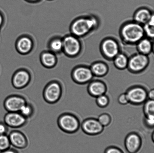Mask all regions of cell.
I'll use <instances>...</instances> for the list:
<instances>
[{"instance_id":"obj_30","label":"cell","mask_w":154,"mask_h":153,"mask_svg":"<svg viewBox=\"0 0 154 153\" xmlns=\"http://www.w3.org/2000/svg\"><path fill=\"white\" fill-rule=\"evenodd\" d=\"M144 123L145 125L147 128L150 129L153 128L154 125V115L145 116Z\"/></svg>"},{"instance_id":"obj_14","label":"cell","mask_w":154,"mask_h":153,"mask_svg":"<svg viewBox=\"0 0 154 153\" xmlns=\"http://www.w3.org/2000/svg\"><path fill=\"white\" fill-rule=\"evenodd\" d=\"M26 103V100L23 97L14 95L7 97L4 104L8 112H19L21 108Z\"/></svg>"},{"instance_id":"obj_27","label":"cell","mask_w":154,"mask_h":153,"mask_svg":"<svg viewBox=\"0 0 154 153\" xmlns=\"http://www.w3.org/2000/svg\"><path fill=\"white\" fill-rule=\"evenodd\" d=\"M19 112L23 116L28 118L32 116L34 113V109L31 104L27 103L21 108Z\"/></svg>"},{"instance_id":"obj_15","label":"cell","mask_w":154,"mask_h":153,"mask_svg":"<svg viewBox=\"0 0 154 153\" xmlns=\"http://www.w3.org/2000/svg\"><path fill=\"white\" fill-rule=\"evenodd\" d=\"M11 146L16 149H25L28 146V139L25 134L17 130H14L8 135Z\"/></svg>"},{"instance_id":"obj_8","label":"cell","mask_w":154,"mask_h":153,"mask_svg":"<svg viewBox=\"0 0 154 153\" xmlns=\"http://www.w3.org/2000/svg\"><path fill=\"white\" fill-rule=\"evenodd\" d=\"M71 76L74 82L79 85L89 83L94 77L90 68L85 66H79L73 69Z\"/></svg>"},{"instance_id":"obj_19","label":"cell","mask_w":154,"mask_h":153,"mask_svg":"<svg viewBox=\"0 0 154 153\" xmlns=\"http://www.w3.org/2000/svg\"><path fill=\"white\" fill-rule=\"evenodd\" d=\"M90 68L94 76L97 77H102L106 75L109 71L108 66L102 62L94 63Z\"/></svg>"},{"instance_id":"obj_21","label":"cell","mask_w":154,"mask_h":153,"mask_svg":"<svg viewBox=\"0 0 154 153\" xmlns=\"http://www.w3.org/2000/svg\"><path fill=\"white\" fill-rule=\"evenodd\" d=\"M137 43L139 52L143 54L147 55L153 49V44L150 39L143 38Z\"/></svg>"},{"instance_id":"obj_7","label":"cell","mask_w":154,"mask_h":153,"mask_svg":"<svg viewBox=\"0 0 154 153\" xmlns=\"http://www.w3.org/2000/svg\"><path fill=\"white\" fill-rule=\"evenodd\" d=\"M149 63L147 55L139 53L134 55L129 59L128 68L132 73H139L145 70Z\"/></svg>"},{"instance_id":"obj_10","label":"cell","mask_w":154,"mask_h":153,"mask_svg":"<svg viewBox=\"0 0 154 153\" xmlns=\"http://www.w3.org/2000/svg\"><path fill=\"white\" fill-rule=\"evenodd\" d=\"M31 81L29 72L24 69L15 72L12 78L13 86L17 89H21L28 86Z\"/></svg>"},{"instance_id":"obj_13","label":"cell","mask_w":154,"mask_h":153,"mask_svg":"<svg viewBox=\"0 0 154 153\" xmlns=\"http://www.w3.org/2000/svg\"><path fill=\"white\" fill-rule=\"evenodd\" d=\"M27 118L19 112H8L5 115L4 122L8 127L17 128L23 126L27 122Z\"/></svg>"},{"instance_id":"obj_29","label":"cell","mask_w":154,"mask_h":153,"mask_svg":"<svg viewBox=\"0 0 154 153\" xmlns=\"http://www.w3.org/2000/svg\"><path fill=\"white\" fill-rule=\"evenodd\" d=\"M97 119L101 125L104 127L109 125L112 121L111 115L107 113H103L100 115Z\"/></svg>"},{"instance_id":"obj_3","label":"cell","mask_w":154,"mask_h":153,"mask_svg":"<svg viewBox=\"0 0 154 153\" xmlns=\"http://www.w3.org/2000/svg\"><path fill=\"white\" fill-rule=\"evenodd\" d=\"M58 124L63 131L68 134L76 133L81 126L79 119L76 115L69 113L60 115L58 119Z\"/></svg>"},{"instance_id":"obj_5","label":"cell","mask_w":154,"mask_h":153,"mask_svg":"<svg viewBox=\"0 0 154 153\" xmlns=\"http://www.w3.org/2000/svg\"><path fill=\"white\" fill-rule=\"evenodd\" d=\"M62 92V87L60 82L52 81L48 83L44 90L43 98L46 102L54 104L60 100Z\"/></svg>"},{"instance_id":"obj_26","label":"cell","mask_w":154,"mask_h":153,"mask_svg":"<svg viewBox=\"0 0 154 153\" xmlns=\"http://www.w3.org/2000/svg\"><path fill=\"white\" fill-rule=\"evenodd\" d=\"M10 139L7 134L0 135V152L11 148Z\"/></svg>"},{"instance_id":"obj_9","label":"cell","mask_w":154,"mask_h":153,"mask_svg":"<svg viewBox=\"0 0 154 153\" xmlns=\"http://www.w3.org/2000/svg\"><path fill=\"white\" fill-rule=\"evenodd\" d=\"M81 127L84 133L91 136L100 134L103 131L104 128L97 119L93 118H88L84 120L82 123Z\"/></svg>"},{"instance_id":"obj_18","label":"cell","mask_w":154,"mask_h":153,"mask_svg":"<svg viewBox=\"0 0 154 153\" xmlns=\"http://www.w3.org/2000/svg\"><path fill=\"white\" fill-rule=\"evenodd\" d=\"M153 14L149 9L142 8L137 10L134 16L135 22L144 25L150 20Z\"/></svg>"},{"instance_id":"obj_37","label":"cell","mask_w":154,"mask_h":153,"mask_svg":"<svg viewBox=\"0 0 154 153\" xmlns=\"http://www.w3.org/2000/svg\"><path fill=\"white\" fill-rule=\"evenodd\" d=\"M25 1L29 2L36 3L39 2V1H42V0H25Z\"/></svg>"},{"instance_id":"obj_35","label":"cell","mask_w":154,"mask_h":153,"mask_svg":"<svg viewBox=\"0 0 154 153\" xmlns=\"http://www.w3.org/2000/svg\"><path fill=\"white\" fill-rule=\"evenodd\" d=\"M148 99H154V90L153 89L149 91H148L147 93Z\"/></svg>"},{"instance_id":"obj_1","label":"cell","mask_w":154,"mask_h":153,"mask_svg":"<svg viewBox=\"0 0 154 153\" xmlns=\"http://www.w3.org/2000/svg\"><path fill=\"white\" fill-rule=\"evenodd\" d=\"M121 34L124 41L131 44L138 43L145 34L142 25L135 21L125 24L122 28Z\"/></svg>"},{"instance_id":"obj_16","label":"cell","mask_w":154,"mask_h":153,"mask_svg":"<svg viewBox=\"0 0 154 153\" xmlns=\"http://www.w3.org/2000/svg\"><path fill=\"white\" fill-rule=\"evenodd\" d=\"M107 90L106 84L100 80L91 81L87 87V91L89 95L96 98L105 94Z\"/></svg>"},{"instance_id":"obj_17","label":"cell","mask_w":154,"mask_h":153,"mask_svg":"<svg viewBox=\"0 0 154 153\" xmlns=\"http://www.w3.org/2000/svg\"><path fill=\"white\" fill-rule=\"evenodd\" d=\"M32 40L27 37H23L17 40L16 46L18 52L22 54H27L32 49Z\"/></svg>"},{"instance_id":"obj_28","label":"cell","mask_w":154,"mask_h":153,"mask_svg":"<svg viewBox=\"0 0 154 153\" xmlns=\"http://www.w3.org/2000/svg\"><path fill=\"white\" fill-rule=\"evenodd\" d=\"M96 103L99 107L103 108L106 107L109 104V99L105 94L96 97Z\"/></svg>"},{"instance_id":"obj_12","label":"cell","mask_w":154,"mask_h":153,"mask_svg":"<svg viewBox=\"0 0 154 153\" xmlns=\"http://www.w3.org/2000/svg\"><path fill=\"white\" fill-rule=\"evenodd\" d=\"M101 47L103 54L109 59H114L120 53L118 43L114 39L107 38L104 40Z\"/></svg>"},{"instance_id":"obj_24","label":"cell","mask_w":154,"mask_h":153,"mask_svg":"<svg viewBox=\"0 0 154 153\" xmlns=\"http://www.w3.org/2000/svg\"><path fill=\"white\" fill-rule=\"evenodd\" d=\"M145 34L150 39H153L154 36V15L148 22L143 26Z\"/></svg>"},{"instance_id":"obj_31","label":"cell","mask_w":154,"mask_h":153,"mask_svg":"<svg viewBox=\"0 0 154 153\" xmlns=\"http://www.w3.org/2000/svg\"><path fill=\"white\" fill-rule=\"evenodd\" d=\"M104 153H125L120 148L115 146L108 147L105 149Z\"/></svg>"},{"instance_id":"obj_11","label":"cell","mask_w":154,"mask_h":153,"mask_svg":"<svg viewBox=\"0 0 154 153\" xmlns=\"http://www.w3.org/2000/svg\"><path fill=\"white\" fill-rule=\"evenodd\" d=\"M142 139L138 133L131 132L125 138V146L129 153H137L141 149Z\"/></svg>"},{"instance_id":"obj_4","label":"cell","mask_w":154,"mask_h":153,"mask_svg":"<svg viewBox=\"0 0 154 153\" xmlns=\"http://www.w3.org/2000/svg\"><path fill=\"white\" fill-rule=\"evenodd\" d=\"M126 93L129 103L135 106L144 104L148 99V91L144 87L135 85L127 90Z\"/></svg>"},{"instance_id":"obj_6","label":"cell","mask_w":154,"mask_h":153,"mask_svg":"<svg viewBox=\"0 0 154 153\" xmlns=\"http://www.w3.org/2000/svg\"><path fill=\"white\" fill-rule=\"evenodd\" d=\"M63 50L64 53L69 57H74L79 54L81 44L78 37L73 35H68L63 39Z\"/></svg>"},{"instance_id":"obj_38","label":"cell","mask_w":154,"mask_h":153,"mask_svg":"<svg viewBox=\"0 0 154 153\" xmlns=\"http://www.w3.org/2000/svg\"><path fill=\"white\" fill-rule=\"evenodd\" d=\"M152 141H153V142H154V133L153 131V133H152Z\"/></svg>"},{"instance_id":"obj_34","label":"cell","mask_w":154,"mask_h":153,"mask_svg":"<svg viewBox=\"0 0 154 153\" xmlns=\"http://www.w3.org/2000/svg\"><path fill=\"white\" fill-rule=\"evenodd\" d=\"M0 153H19V151L16 148H10L9 149L2 151Z\"/></svg>"},{"instance_id":"obj_39","label":"cell","mask_w":154,"mask_h":153,"mask_svg":"<svg viewBox=\"0 0 154 153\" xmlns=\"http://www.w3.org/2000/svg\"><path fill=\"white\" fill-rule=\"evenodd\" d=\"M47 1H53V0H47Z\"/></svg>"},{"instance_id":"obj_22","label":"cell","mask_w":154,"mask_h":153,"mask_svg":"<svg viewBox=\"0 0 154 153\" xmlns=\"http://www.w3.org/2000/svg\"><path fill=\"white\" fill-rule=\"evenodd\" d=\"M114 59L115 66L119 69L123 70L128 67L129 59L124 54L119 53Z\"/></svg>"},{"instance_id":"obj_23","label":"cell","mask_w":154,"mask_h":153,"mask_svg":"<svg viewBox=\"0 0 154 153\" xmlns=\"http://www.w3.org/2000/svg\"><path fill=\"white\" fill-rule=\"evenodd\" d=\"M49 47L51 51H52L55 53L61 52L63 50V39L57 37L51 40L49 43Z\"/></svg>"},{"instance_id":"obj_25","label":"cell","mask_w":154,"mask_h":153,"mask_svg":"<svg viewBox=\"0 0 154 153\" xmlns=\"http://www.w3.org/2000/svg\"><path fill=\"white\" fill-rule=\"evenodd\" d=\"M143 112L145 116L154 114V101L153 100L148 99L145 102L143 106Z\"/></svg>"},{"instance_id":"obj_36","label":"cell","mask_w":154,"mask_h":153,"mask_svg":"<svg viewBox=\"0 0 154 153\" xmlns=\"http://www.w3.org/2000/svg\"><path fill=\"white\" fill-rule=\"evenodd\" d=\"M4 22V18L2 15L0 13V28L2 26Z\"/></svg>"},{"instance_id":"obj_2","label":"cell","mask_w":154,"mask_h":153,"mask_svg":"<svg viewBox=\"0 0 154 153\" xmlns=\"http://www.w3.org/2000/svg\"><path fill=\"white\" fill-rule=\"evenodd\" d=\"M99 22L94 16L79 18L73 22L71 31L77 37H84L97 28Z\"/></svg>"},{"instance_id":"obj_32","label":"cell","mask_w":154,"mask_h":153,"mask_svg":"<svg viewBox=\"0 0 154 153\" xmlns=\"http://www.w3.org/2000/svg\"><path fill=\"white\" fill-rule=\"evenodd\" d=\"M118 102L120 104L123 105H125L129 103L126 93H123L119 96L118 98Z\"/></svg>"},{"instance_id":"obj_33","label":"cell","mask_w":154,"mask_h":153,"mask_svg":"<svg viewBox=\"0 0 154 153\" xmlns=\"http://www.w3.org/2000/svg\"><path fill=\"white\" fill-rule=\"evenodd\" d=\"M8 127L4 122H0V135L7 134L8 131Z\"/></svg>"},{"instance_id":"obj_20","label":"cell","mask_w":154,"mask_h":153,"mask_svg":"<svg viewBox=\"0 0 154 153\" xmlns=\"http://www.w3.org/2000/svg\"><path fill=\"white\" fill-rule=\"evenodd\" d=\"M40 59L42 64L47 68H52L56 64L57 58L55 55L48 51L44 52L41 55Z\"/></svg>"}]
</instances>
